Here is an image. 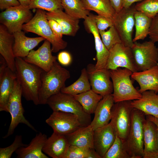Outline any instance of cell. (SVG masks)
Instances as JSON below:
<instances>
[{"label": "cell", "mask_w": 158, "mask_h": 158, "mask_svg": "<svg viewBox=\"0 0 158 158\" xmlns=\"http://www.w3.org/2000/svg\"><path fill=\"white\" fill-rule=\"evenodd\" d=\"M15 67L16 79L20 86L22 96L35 105L39 104L38 92L43 70L19 57L15 58Z\"/></svg>", "instance_id": "cell-1"}, {"label": "cell", "mask_w": 158, "mask_h": 158, "mask_svg": "<svg viewBox=\"0 0 158 158\" xmlns=\"http://www.w3.org/2000/svg\"><path fill=\"white\" fill-rule=\"evenodd\" d=\"M70 77L69 71L62 67L56 61L49 71L43 70L38 92L39 104H46L50 97L60 92L66 86L65 82Z\"/></svg>", "instance_id": "cell-2"}, {"label": "cell", "mask_w": 158, "mask_h": 158, "mask_svg": "<svg viewBox=\"0 0 158 158\" xmlns=\"http://www.w3.org/2000/svg\"><path fill=\"white\" fill-rule=\"evenodd\" d=\"M22 30L36 34L49 41L52 52L56 53L65 49L67 42L54 34L51 29L44 10L37 9L36 13L31 20L23 25Z\"/></svg>", "instance_id": "cell-3"}, {"label": "cell", "mask_w": 158, "mask_h": 158, "mask_svg": "<svg viewBox=\"0 0 158 158\" xmlns=\"http://www.w3.org/2000/svg\"><path fill=\"white\" fill-rule=\"evenodd\" d=\"M146 115L141 111L133 108L128 134L123 141L124 146L130 158H143L144 152L143 123Z\"/></svg>", "instance_id": "cell-4"}, {"label": "cell", "mask_w": 158, "mask_h": 158, "mask_svg": "<svg viewBox=\"0 0 158 158\" xmlns=\"http://www.w3.org/2000/svg\"><path fill=\"white\" fill-rule=\"evenodd\" d=\"M113 88L112 94L115 102L133 101L142 97L131 79L133 72L126 68L109 70Z\"/></svg>", "instance_id": "cell-5"}, {"label": "cell", "mask_w": 158, "mask_h": 158, "mask_svg": "<svg viewBox=\"0 0 158 158\" xmlns=\"http://www.w3.org/2000/svg\"><path fill=\"white\" fill-rule=\"evenodd\" d=\"M46 104L53 111L65 112L75 115L82 126H87L91 122V115L84 111L73 95L60 92L50 97Z\"/></svg>", "instance_id": "cell-6"}, {"label": "cell", "mask_w": 158, "mask_h": 158, "mask_svg": "<svg viewBox=\"0 0 158 158\" xmlns=\"http://www.w3.org/2000/svg\"><path fill=\"white\" fill-rule=\"evenodd\" d=\"M22 96L20 86L16 79L10 96L8 104V112L11 116V121L7 134L3 137L6 138L12 135L20 123L25 124L34 131L36 130L24 116V110L21 102Z\"/></svg>", "instance_id": "cell-7"}, {"label": "cell", "mask_w": 158, "mask_h": 158, "mask_svg": "<svg viewBox=\"0 0 158 158\" xmlns=\"http://www.w3.org/2000/svg\"><path fill=\"white\" fill-rule=\"evenodd\" d=\"M131 49L137 71H144L158 64V48L152 41L142 43L135 42Z\"/></svg>", "instance_id": "cell-8"}, {"label": "cell", "mask_w": 158, "mask_h": 158, "mask_svg": "<svg viewBox=\"0 0 158 158\" xmlns=\"http://www.w3.org/2000/svg\"><path fill=\"white\" fill-rule=\"evenodd\" d=\"M136 11L134 4L128 8H123L116 13L112 18L114 25L121 40L122 43L131 47L133 44L132 34L135 25L134 14Z\"/></svg>", "instance_id": "cell-9"}, {"label": "cell", "mask_w": 158, "mask_h": 158, "mask_svg": "<svg viewBox=\"0 0 158 158\" xmlns=\"http://www.w3.org/2000/svg\"><path fill=\"white\" fill-rule=\"evenodd\" d=\"M132 101L115 102L112 108L110 121L115 130L116 135L123 141L126 138L130 129L131 114L133 108Z\"/></svg>", "instance_id": "cell-10"}, {"label": "cell", "mask_w": 158, "mask_h": 158, "mask_svg": "<svg viewBox=\"0 0 158 158\" xmlns=\"http://www.w3.org/2000/svg\"><path fill=\"white\" fill-rule=\"evenodd\" d=\"M32 14L28 7L21 5L5 10L0 14V22L11 33L22 31L23 25L32 18Z\"/></svg>", "instance_id": "cell-11"}, {"label": "cell", "mask_w": 158, "mask_h": 158, "mask_svg": "<svg viewBox=\"0 0 158 158\" xmlns=\"http://www.w3.org/2000/svg\"><path fill=\"white\" fill-rule=\"evenodd\" d=\"M120 67L126 68L133 73L137 71L131 48L122 43L115 44L109 50L106 65V68L109 70H114Z\"/></svg>", "instance_id": "cell-12"}, {"label": "cell", "mask_w": 158, "mask_h": 158, "mask_svg": "<svg viewBox=\"0 0 158 158\" xmlns=\"http://www.w3.org/2000/svg\"><path fill=\"white\" fill-rule=\"evenodd\" d=\"M86 69L93 90L103 97L112 94L113 85L109 70L97 69L91 63L87 65Z\"/></svg>", "instance_id": "cell-13"}, {"label": "cell", "mask_w": 158, "mask_h": 158, "mask_svg": "<svg viewBox=\"0 0 158 158\" xmlns=\"http://www.w3.org/2000/svg\"><path fill=\"white\" fill-rule=\"evenodd\" d=\"M45 122L52 128L53 132L64 135L82 126L76 116L61 111H53Z\"/></svg>", "instance_id": "cell-14"}, {"label": "cell", "mask_w": 158, "mask_h": 158, "mask_svg": "<svg viewBox=\"0 0 158 158\" xmlns=\"http://www.w3.org/2000/svg\"><path fill=\"white\" fill-rule=\"evenodd\" d=\"M51 44L45 40L42 45L37 50H32L23 59L27 62L35 65L44 71L51 69L57 57L52 54Z\"/></svg>", "instance_id": "cell-15"}, {"label": "cell", "mask_w": 158, "mask_h": 158, "mask_svg": "<svg viewBox=\"0 0 158 158\" xmlns=\"http://www.w3.org/2000/svg\"><path fill=\"white\" fill-rule=\"evenodd\" d=\"M84 24L88 32L92 34L94 38L97 59L95 67L97 69L106 68L109 51L105 47L101 38L93 14L90 13L84 19Z\"/></svg>", "instance_id": "cell-16"}, {"label": "cell", "mask_w": 158, "mask_h": 158, "mask_svg": "<svg viewBox=\"0 0 158 158\" xmlns=\"http://www.w3.org/2000/svg\"><path fill=\"white\" fill-rule=\"evenodd\" d=\"M116 135L111 121L108 124L94 130V148L101 158H103L114 143Z\"/></svg>", "instance_id": "cell-17"}, {"label": "cell", "mask_w": 158, "mask_h": 158, "mask_svg": "<svg viewBox=\"0 0 158 158\" xmlns=\"http://www.w3.org/2000/svg\"><path fill=\"white\" fill-rule=\"evenodd\" d=\"M143 158H158V132L155 124L146 116L143 123Z\"/></svg>", "instance_id": "cell-18"}, {"label": "cell", "mask_w": 158, "mask_h": 158, "mask_svg": "<svg viewBox=\"0 0 158 158\" xmlns=\"http://www.w3.org/2000/svg\"><path fill=\"white\" fill-rule=\"evenodd\" d=\"M115 103L112 94L103 97L96 109L94 118L90 124L95 130L108 124L112 117V108Z\"/></svg>", "instance_id": "cell-19"}, {"label": "cell", "mask_w": 158, "mask_h": 158, "mask_svg": "<svg viewBox=\"0 0 158 158\" xmlns=\"http://www.w3.org/2000/svg\"><path fill=\"white\" fill-rule=\"evenodd\" d=\"M70 146L65 135L53 132L47 139L42 148V151L52 158H64Z\"/></svg>", "instance_id": "cell-20"}, {"label": "cell", "mask_w": 158, "mask_h": 158, "mask_svg": "<svg viewBox=\"0 0 158 158\" xmlns=\"http://www.w3.org/2000/svg\"><path fill=\"white\" fill-rule=\"evenodd\" d=\"M131 78L139 84L141 94L147 90L158 93V64L148 69L133 73Z\"/></svg>", "instance_id": "cell-21"}, {"label": "cell", "mask_w": 158, "mask_h": 158, "mask_svg": "<svg viewBox=\"0 0 158 158\" xmlns=\"http://www.w3.org/2000/svg\"><path fill=\"white\" fill-rule=\"evenodd\" d=\"M13 34L14 38L13 51L15 58H25L40 42L45 40L41 36L35 37H27L22 30L15 32Z\"/></svg>", "instance_id": "cell-22"}, {"label": "cell", "mask_w": 158, "mask_h": 158, "mask_svg": "<svg viewBox=\"0 0 158 158\" xmlns=\"http://www.w3.org/2000/svg\"><path fill=\"white\" fill-rule=\"evenodd\" d=\"M47 139L45 134L41 132L37 133L27 146L21 147L16 151V157L49 158L42 150Z\"/></svg>", "instance_id": "cell-23"}, {"label": "cell", "mask_w": 158, "mask_h": 158, "mask_svg": "<svg viewBox=\"0 0 158 158\" xmlns=\"http://www.w3.org/2000/svg\"><path fill=\"white\" fill-rule=\"evenodd\" d=\"M16 76L8 66L0 71V111L8 112V104Z\"/></svg>", "instance_id": "cell-24"}, {"label": "cell", "mask_w": 158, "mask_h": 158, "mask_svg": "<svg viewBox=\"0 0 158 158\" xmlns=\"http://www.w3.org/2000/svg\"><path fill=\"white\" fill-rule=\"evenodd\" d=\"M14 38L13 34L10 32L4 25H0V53L6 60L8 67L15 72V58L13 47Z\"/></svg>", "instance_id": "cell-25"}, {"label": "cell", "mask_w": 158, "mask_h": 158, "mask_svg": "<svg viewBox=\"0 0 158 158\" xmlns=\"http://www.w3.org/2000/svg\"><path fill=\"white\" fill-rule=\"evenodd\" d=\"M63 10L46 12L47 18L48 20L53 19L59 24L63 35L74 36L79 29V19L73 18Z\"/></svg>", "instance_id": "cell-26"}, {"label": "cell", "mask_w": 158, "mask_h": 158, "mask_svg": "<svg viewBox=\"0 0 158 158\" xmlns=\"http://www.w3.org/2000/svg\"><path fill=\"white\" fill-rule=\"evenodd\" d=\"M141 94L140 98L132 101L133 107L141 111L146 115H151L158 118V93L147 90Z\"/></svg>", "instance_id": "cell-27"}, {"label": "cell", "mask_w": 158, "mask_h": 158, "mask_svg": "<svg viewBox=\"0 0 158 158\" xmlns=\"http://www.w3.org/2000/svg\"><path fill=\"white\" fill-rule=\"evenodd\" d=\"M93 130L90 125L81 126L74 131L65 135L70 145L94 148Z\"/></svg>", "instance_id": "cell-28"}, {"label": "cell", "mask_w": 158, "mask_h": 158, "mask_svg": "<svg viewBox=\"0 0 158 158\" xmlns=\"http://www.w3.org/2000/svg\"><path fill=\"white\" fill-rule=\"evenodd\" d=\"M73 96L81 105L84 111L90 115L94 114L98 103L103 97L91 89Z\"/></svg>", "instance_id": "cell-29"}, {"label": "cell", "mask_w": 158, "mask_h": 158, "mask_svg": "<svg viewBox=\"0 0 158 158\" xmlns=\"http://www.w3.org/2000/svg\"><path fill=\"white\" fill-rule=\"evenodd\" d=\"M85 8L98 15L113 18L116 12L109 0H81Z\"/></svg>", "instance_id": "cell-30"}, {"label": "cell", "mask_w": 158, "mask_h": 158, "mask_svg": "<svg viewBox=\"0 0 158 158\" xmlns=\"http://www.w3.org/2000/svg\"><path fill=\"white\" fill-rule=\"evenodd\" d=\"M91 89L86 69L83 68L81 70V74L78 80L71 85L63 87L61 92L74 96L86 92Z\"/></svg>", "instance_id": "cell-31"}, {"label": "cell", "mask_w": 158, "mask_h": 158, "mask_svg": "<svg viewBox=\"0 0 158 158\" xmlns=\"http://www.w3.org/2000/svg\"><path fill=\"white\" fill-rule=\"evenodd\" d=\"M135 32L133 39L135 42L139 40H143L148 35L152 19L143 13L136 11L134 14Z\"/></svg>", "instance_id": "cell-32"}, {"label": "cell", "mask_w": 158, "mask_h": 158, "mask_svg": "<svg viewBox=\"0 0 158 158\" xmlns=\"http://www.w3.org/2000/svg\"><path fill=\"white\" fill-rule=\"evenodd\" d=\"M61 4L65 12L76 19H84L90 13L81 0H61Z\"/></svg>", "instance_id": "cell-33"}, {"label": "cell", "mask_w": 158, "mask_h": 158, "mask_svg": "<svg viewBox=\"0 0 158 158\" xmlns=\"http://www.w3.org/2000/svg\"><path fill=\"white\" fill-rule=\"evenodd\" d=\"M103 158H130L123 140L116 135L115 140Z\"/></svg>", "instance_id": "cell-34"}, {"label": "cell", "mask_w": 158, "mask_h": 158, "mask_svg": "<svg viewBox=\"0 0 158 158\" xmlns=\"http://www.w3.org/2000/svg\"><path fill=\"white\" fill-rule=\"evenodd\" d=\"M102 41L109 51L115 44L122 43L120 37L114 25L107 31H99Z\"/></svg>", "instance_id": "cell-35"}, {"label": "cell", "mask_w": 158, "mask_h": 158, "mask_svg": "<svg viewBox=\"0 0 158 158\" xmlns=\"http://www.w3.org/2000/svg\"><path fill=\"white\" fill-rule=\"evenodd\" d=\"M29 8L30 9H40L48 12L63 9L61 0H31Z\"/></svg>", "instance_id": "cell-36"}, {"label": "cell", "mask_w": 158, "mask_h": 158, "mask_svg": "<svg viewBox=\"0 0 158 158\" xmlns=\"http://www.w3.org/2000/svg\"><path fill=\"white\" fill-rule=\"evenodd\" d=\"M136 10L152 19L158 14V0H144L135 5Z\"/></svg>", "instance_id": "cell-37"}, {"label": "cell", "mask_w": 158, "mask_h": 158, "mask_svg": "<svg viewBox=\"0 0 158 158\" xmlns=\"http://www.w3.org/2000/svg\"><path fill=\"white\" fill-rule=\"evenodd\" d=\"M27 145L23 143L22 135H17L11 145L6 147L0 148V158H10L13 153L18 149L22 147L26 146Z\"/></svg>", "instance_id": "cell-38"}, {"label": "cell", "mask_w": 158, "mask_h": 158, "mask_svg": "<svg viewBox=\"0 0 158 158\" xmlns=\"http://www.w3.org/2000/svg\"><path fill=\"white\" fill-rule=\"evenodd\" d=\"M92 149L70 145L64 158H87Z\"/></svg>", "instance_id": "cell-39"}, {"label": "cell", "mask_w": 158, "mask_h": 158, "mask_svg": "<svg viewBox=\"0 0 158 158\" xmlns=\"http://www.w3.org/2000/svg\"><path fill=\"white\" fill-rule=\"evenodd\" d=\"M93 17L96 26L99 31L105 30L114 25L112 18L100 15H94Z\"/></svg>", "instance_id": "cell-40"}, {"label": "cell", "mask_w": 158, "mask_h": 158, "mask_svg": "<svg viewBox=\"0 0 158 158\" xmlns=\"http://www.w3.org/2000/svg\"><path fill=\"white\" fill-rule=\"evenodd\" d=\"M148 35L151 40L158 42V14L152 19Z\"/></svg>", "instance_id": "cell-41"}, {"label": "cell", "mask_w": 158, "mask_h": 158, "mask_svg": "<svg viewBox=\"0 0 158 158\" xmlns=\"http://www.w3.org/2000/svg\"><path fill=\"white\" fill-rule=\"evenodd\" d=\"M57 59L59 63L64 66L70 65L72 61V57L71 54L66 51H63L58 54Z\"/></svg>", "instance_id": "cell-42"}, {"label": "cell", "mask_w": 158, "mask_h": 158, "mask_svg": "<svg viewBox=\"0 0 158 158\" xmlns=\"http://www.w3.org/2000/svg\"><path fill=\"white\" fill-rule=\"evenodd\" d=\"M48 20L49 24L54 34L62 38L63 35V31L59 24L53 19H49Z\"/></svg>", "instance_id": "cell-43"}, {"label": "cell", "mask_w": 158, "mask_h": 158, "mask_svg": "<svg viewBox=\"0 0 158 158\" xmlns=\"http://www.w3.org/2000/svg\"><path fill=\"white\" fill-rule=\"evenodd\" d=\"M20 5L18 0H0V8L2 10Z\"/></svg>", "instance_id": "cell-44"}, {"label": "cell", "mask_w": 158, "mask_h": 158, "mask_svg": "<svg viewBox=\"0 0 158 158\" xmlns=\"http://www.w3.org/2000/svg\"><path fill=\"white\" fill-rule=\"evenodd\" d=\"M116 13L121 11L123 8L122 0H109Z\"/></svg>", "instance_id": "cell-45"}, {"label": "cell", "mask_w": 158, "mask_h": 158, "mask_svg": "<svg viewBox=\"0 0 158 158\" xmlns=\"http://www.w3.org/2000/svg\"><path fill=\"white\" fill-rule=\"evenodd\" d=\"M144 0H122L123 8H128L135 2L141 1Z\"/></svg>", "instance_id": "cell-46"}, {"label": "cell", "mask_w": 158, "mask_h": 158, "mask_svg": "<svg viewBox=\"0 0 158 158\" xmlns=\"http://www.w3.org/2000/svg\"><path fill=\"white\" fill-rule=\"evenodd\" d=\"M87 158H101V157L94 148H92L91 149Z\"/></svg>", "instance_id": "cell-47"}, {"label": "cell", "mask_w": 158, "mask_h": 158, "mask_svg": "<svg viewBox=\"0 0 158 158\" xmlns=\"http://www.w3.org/2000/svg\"><path fill=\"white\" fill-rule=\"evenodd\" d=\"M146 116L155 124L158 132V118L151 115H146Z\"/></svg>", "instance_id": "cell-48"}, {"label": "cell", "mask_w": 158, "mask_h": 158, "mask_svg": "<svg viewBox=\"0 0 158 158\" xmlns=\"http://www.w3.org/2000/svg\"><path fill=\"white\" fill-rule=\"evenodd\" d=\"M20 4L24 6L29 7L31 0H18Z\"/></svg>", "instance_id": "cell-49"}]
</instances>
